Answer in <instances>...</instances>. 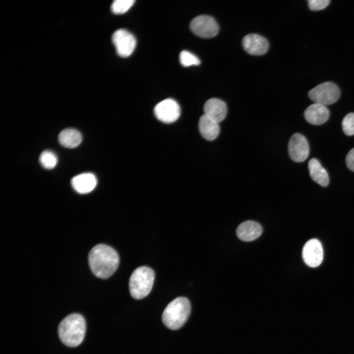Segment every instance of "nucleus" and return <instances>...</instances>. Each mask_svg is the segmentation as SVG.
Wrapping results in <instances>:
<instances>
[{
    "mask_svg": "<svg viewBox=\"0 0 354 354\" xmlns=\"http://www.w3.org/2000/svg\"><path fill=\"white\" fill-rule=\"evenodd\" d=\"M88 264L96 277L106 279L111 276L119 265V256L112 247L104 244L93 247L88 254Z\"/></svg>",
    "mask_w": 354,
    "mask_h": 354,
    "instance_id": "nucleus-1",
    "label": "nucleus"
},
{
    "mask_svg": "<svg viewBox=\"0 0 354 354\" xmlns=\"http://www.w3.org/2000/svg\"><path fill=\"white\" fill-rule=\"evenodd\" d=\"M86 324L84 318L73 313L65 317L59 323L58 334L60 341L66 346L75 347L83 341Z\"/></svg>",
    "mask_w": 354,
    "mask_h": 354,
    "instance_id": "nucleus-2",
    "label": "nucleus"
},
{
    "mask_svg": "<svg viewBox=\"0 0 354 354\" xmlns=\"http://www.w3.org/2000/svg\"><path fill=\"white\" fill-rule=\"evenodd\" d=\"M190 312L189 300L184 297H178L166 306L162 314V320L168 328L178 329L187 321Z\"/></svg>",
    "mask_w": 354,
    "mask_h": 354,
    "instance_id": "nucleus-3",
    "label": "nucleus"
},
{
    "mask_svg": "<svg viewBox=\"0 0 354 354\" xmlns=\"http://www.w3.org/2000/svg\"><path fill=\"white\" fill-rule=\"evenodd\" d=\"M155 278L154 271L146 266H140L132 272L129 282V292L135 299L147 296L152 288Z\"/></svg>",
    "mask_w": 354,
    "mask_h": 354,
    "instance_id": "nucleus-4",
    "label": "nucleus"
},
{
    "mask_svg": "<svg viewBox=\"0 0 354 354\" xmlns=\"http://www.w3.org/2000/svg\"><path fill=\"white\" fill-rule=\"evenodd\" d=\"M340 95L338 87L330 82L323 83L308 92V96L312 101L325 106L336 102Z\"/></svg>",
    "mask_w": 354,
    "mask_h": 354,
    "instance_id": "nucleus-5",
    "label": "nucleus"
},
{
    "mask_svg": "<svg viewBox=\"0 0 354 354\" xmlns=\"http://www.w3.org/2000/svg\"><path fill=\"white\" fill-rule=\"evenodd\" d=\"M191 31L197 36L202 38H211L216 35L219 30L215 19L206 15L195 17L190 23Z\"/></svg>",
    "mask_w": 354,
    "mask_h": 354,
    "instance_id": "nucleus-6",
    "label": "nucleus"
},
{
    "mask_svg": "<svg viewBox=\"0 0 354 354\" xmlns=\"http://www.w3.org/2000/svg\"><path fill=\"white\" fill-rule=\"evenodd\" d=\"M112 40L117 54L123 58L130 56L136 45L134 36L124 29H118L115 31L112 35Z\"/></svg>",
    "mask_w": 354,
    "mask_h": 354,
    "instance_id": "nucleus-7",
    "label": "nucleus"
},
{
    "mask_svg": "<svg viewBox=\"0 0 354 354\" xmlns=\"http://www.w3.org/2000/svg\"><path fill=\"white\" fill-rule=\"evenodd\" d=\"M291 159L295 162L304 161L309 153V145L306 138L300 133H295L290 138L288 146Z\"/></svg>",
    "mask_w": 354,
    "mask_h": 354,
    "instance_id": "nucleus-8",
    "label": "nucleus"
},
{
    "mask_svg": "<svg viewBox=\"0 0 354 354\" xmlns=\"http://www.w3.org/2000/svg\"><path fill=\"white\" fill-rule=\"evenodd\" d=\"M154 113L157 119L167 123L176 121L180 114L178 103L174 99L168 98L158 103L154 108Z\"/></svg>",
    "mask_w": 354,
    "mask_h": 354,
    "instance_id": "nucleus-9",
    "label": "nucleus"
},
{
    "mask_svg": "<svg viewBox=\"0 0 354 354\" xmlns=\"http://www.w3.org/2000/svg\"><path fill=\"white\" fill-rule=\"evenodd\" d=\"M302 258L309 266H318L323 259V249L320 241L315 238L309 240L303 247Z\"/></svg>",
    "mask_w": 354,
    "mask_h": 354,
    "instance_id": "nucleus-10",
    "label": "nucleus"
},
{
    "mask_svg": "<svg viewBox=\"0 0 354 354\" xmlns=\"http://www.w3.org/2000/svg\"><path fill=\"white\" fill-rule=\"evenodd\" d=\"M244 49L252 55H262L266 53L268 49V43L263 36L251 33L245 36L242 41Z\"/></svg>",
    "mask_w": 354,
    "mask_h": 354,
    "instance_id": "nucleus-11",
    "label": "nucleus"
},
{
    "mask_svg": "<svg viewBox=\"0 0 354 354\" xmlns=\"http://www.w3.org/2000/svg\"><path fill=\"white\" fill-rule=\"evenodd\" d=\"M204 111V114L219 123L225 119L227 115V107L222 100L211 98L205 103Z\"/></svg>",
    "mask_w": 354,
    "mask_h": 354,
    "instance_id": "nucleus-12",
    "label": "nucleus"
},
{
    "mask_svg": "<svg viewBox=\"0 0 354 354\" xmlns=\"http://www.w3.org/2000/svg\"><path fill=\"white\" fill-rule=\"evenodd\" d=\"M306 121L313 125H321L325 122L329 117V111L326 106L313 103L309 106L304 112Z\"/></svg>",
    "mask_w": 354,
    "mask_h": 354,
    "instance_id": "nucleus-13",
    "label": "nucleus"
},
{
    "mask_svg": "<svg viewBox=\"0 0 354 354\" xmlns=\"http://www.w3.org/2000/svg\"><path fill=\"white\" fill-rule=\"evenodd\" d=\"M262 231V227L259 223L248 220L242 222L237 227L236 233L240 240L248 242L259 237Z\"/></svg>",
    "mask_w": 354,
    "mask_h": 354,
    "instance_id": "nucleus-14",
    "label": "nucleus"
},
{
    "mask_svg": "<svg viewBox=\"0 0 354 354\" xmlns=\"http://www.w3.org/2000/svg\"><path fill=\"white\" fill-rule=\"evenodd\" d=\"M198 127L203 138L209 141L215 140L220 133L218 123L205 114L200 117Z\"/></svg>",
    "mask_w": 354,
    "mask_h": 354,
    "instance_id": "nucleus-15",
    "label": "nucleus"
},
{
    "mask_svg": "<svg viewBox=\"0 0 354 354\" xmlns=\"http://www.w3.org/2000/svg\"><path fill=\"white\" fill-rule=\"evenodd\" d=\"M71 182L75 191L79 193L85 194L91 192L95 188L97 179L92 174L84 173L74 177Z\"/></svg>",
    "mask_w": 354,
    "mask_h": 354,
    "instance_id": "nucleus-16",
    "label": "nucleus"
},
{
    "mask_svg": "<svg viewBox=\"0 0 354 354\" xmlns=\"http://www.w3.org/2000/svg\"><path fill=\"white\" fill-rule=\"evenodd\" d=\"M308 169L312 179L323 187L329 183V176L326 171L316 158L311 159L308 162Z\"/></svg>",
    "mask_w": 354,
    "mask_h": 354,
    "instance_id": "nucleus-17",
    "label": "nucleus"
},
{
    "mask_svg": "<svg viewBox=\"0 0 354 354\" xmlns=\"http://www.w3.org/2000/svg\"><path fill=\"white\" fill-rule=\"evenodd\" d=\"M58 140L62 146L73 148L80 145L82 140V136L77 130L69 128L64 129L60 132Z\"/></svg>",
    "mask_w": 354,
    "mask_h": 354,
    "instance_id": "nucleus-18",
    "label": "nucleus"
},
{
    "mask_svg": "<svg viewBox=\"0 0 354 354\" xmlns=\"http://www.w3.org/2000/svg\"><path fill=\"white\" fill-rule=\"evenodd\" d=\"M41 165L47 169L54 168L58 163L56 155L49 150H44L40 155L39 158Z\"/></svg>",
    "mask_w": 354,
    "mask_h": 354,
    "instance_id": "nucleus-19",
    "label": "nucleus"
},
{
    "mask_svg": "<svg viewBox=\"0 0 354 354\" xmlns=\"http://www.w3.org/2000/svg\"><path fill=\"white\" fill-rule=\"evenodd\" d=\"M134 2L133 0H116L111 5V10L116 14H123L130 9Z\"/></svg>",
    "mask_w": 354,
    "mask_h": 354,
    "instance_id": "nucleus-20",
    "label": "nucleus"
},
{
    "mask_svg": "<svg viewBox=\"0 0 354 354\" xmlns=\"http://www.w3.org/2000/svg\"><path fill=\"white\" fill-rule=\"evenodd\" d=\"M179 59L181 64L184 67L198 65L200 64V60L197 57L186 50L180 52Z\"/></svg>",
    "mask_w": 354,
    "mask_h": 354,
    "instance_id": "nucleus-21",
    "label": "nucleus"
},
{
    "mask_svg": "<svg viewBox=\"0 0 354 354\" xmlns=\"http://www.w3.org/2000/svg\"><path fill=\"white\" fill-rule=\"evenodd\" d=\"M342 127L346 135H354V113H349L345 116L342 121Z\"/></svg>",
    "mask_w": 354,
    "mask_h": 354,
    "instance_id": "nucleus-22",
    "label": "nucleus"
},
{
    "mask_svg": "<svg viewBox=\"0 0 354 354\" xmlns=\"http://www.w3.org/2000/svg\"><path fill=\"white\" fill-rule=\"evenodd\" d=\"M329 0H309L308 5L310 10L318 11L325 8L329 4Z\"/></svg>",
    "mask_w": 354,
    "mask_h": 354,
    "instance_id": "nucleus-23",
    "label": "nucleus"
},
{
    "mask_svg": "<svg viewBox=\"0 0 354 354\" xmlns=\"http://www.w3.org/2000/svg\"><path fill=\"white\" fill-rule=\"evenodd\" d=\"M346 163L348 168L354 172V148L351 149L347 154Z\"/></svg>",
    "mask_w": 354,
    "mask_h": 354,
    "instance_id": "nucleus-24",
    "label": "nucleus"
}]
</instances>
